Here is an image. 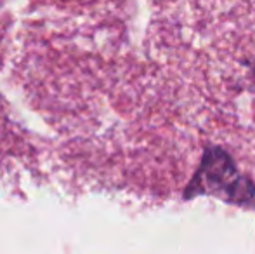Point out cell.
Returning <instances> with one entry per match:
<instances>
[{
  "mask_svg": "<svg viewBox=\"0 0 255 254\" xmlns=\"http://www.w3.org/2000/svg\"><path fill=\"white\" fill-rule=\"evenodd\" d=\"M212 195L238 207L255 209V181L240 173L233 155L222 146H207L198 169L186 187L184 200Z\"/></svg>",
  "mask_w": 255,
  "mask_h": 254,
  "instance_id": "obj_1",
  "label": "cell"
},
{
  "mask_svg": "<svg viewBox=\"0 0 255 254\" xmlns=\"http://www.w3.org/2000/svg\"><path fill=\"white\" fill-rule=\"evenodd\" d=\"M249 77H250V82L255 87V56L252 58V61L249 63Z\"/></svg>",
  "mask_w": 255,
  "mask_h": 254,
  "instance_id": "obj_2",
  "label": "cell"
}]
</instances>
